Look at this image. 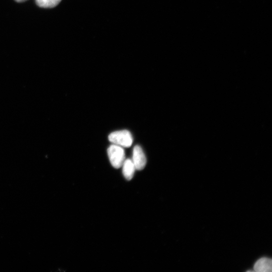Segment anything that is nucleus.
I'll return each instance as SVG.
<instances>
[{
  "label": "nucleus",
  "mask_w": 272,
  "mask_h": 272,
  "mask_svg": "<svg viewBox=\"0 0 272 272\" xmlns=\"http://www.w3.org/2000/svg\"><path fill=\"white\" fill-rule=\"evenodd\" d=\"M108 139L113 144L127 148L131 146L133 141L132 134L127 130L113 132L109 135Z\"/></svg>",
  "instance_id": "obj_2"
},
{
  "label": "nucleus",
  "mask_w": 272,
  "mask_h": 272,
  "mask_svg": "<svg viewBox=\"0 0 272 272\" xmlns=\"http://www.w3.org/2000/svg\"><path fill=\"white\" fill-rule=\"evenodd\" d=\"M15 1L17 2L21 3V2H24L25 1H28V0H15Z\"/></svg>",
  "instance_id": "obj_7"
},
{
  "label": "nucleus",
  "mask_w": 272,
  "mask_h": 272,
  "mask_svg": "<svg viewBox=\"0 0 272 272\" xmlns=\"http://www.w3.org/2000/svg\"><path fill=\"white\" fill-rule=\"evenodd\" d=\"M122 167H123V173L125 178L128 180H131L136 170L132 160L130 159L126 160Z\"/></svg>",
  "instance_id": "obj_5"
},
{
  "label": "nucleus",
  "mask_w": 272,
  "mask_h": 272,
  "mask_svg": "<svg viewBox=\"0 0 272 272\" xmlns=\"http://www.w3.org/2000/svg\"><path fill=\"white\" fill-rule=\"evenodd\" d=\"M254 270L257 272H271L272 270V260L267 258L260 259L256 263Z\"/></svg>",
  "instance_id": "obj_4"
},
{
  "label": "nucleus",
  "mask_w": 272,
  "mask_h": 272,
  "mask_svg": "<svg viewBox=\"0 0 272 272\" xmlns=\"http://www.w3.org/2000/svg\"><path fill=\"white\" fill-rule=\"evenodd\" d=\"M62 0H35L38 6L43 8H52L56 7Z\"/></svg>",
  "instance_id": "obj_6"
},
{
  "label": "nucleus",
  "mask_w": 272,
  "mask_h": 272,
  "mask_svg": "<svg viewBox=\"0 0 272 272\" xmlns=\"http://www.w3.org/2000/svg\"><path fill=\"white\" fill-rule=\"evenodd\" d=\"M132 161L137 170H141L146 166V158L142 148L139 145H136L134 148Z\"/></svg>",
  "instance_id": "obj_3"
},
{
  "label": "nucleus",
  "mask_w": 272,
  "mask_h": 272,
  "mask_svg": "<svg viewBox=\"0 0 272 272\" xmlns=\"http://www.w3.org/2000/svg\"><path fill=\"white\" fill-rule=\"evenodd\" d=\"M107 153L109 161L113 168H121L125 162V153L122 147L113 144L109 147Z\"/></svg>",
  "instance_id": "obj_1"
}]
</instances>
